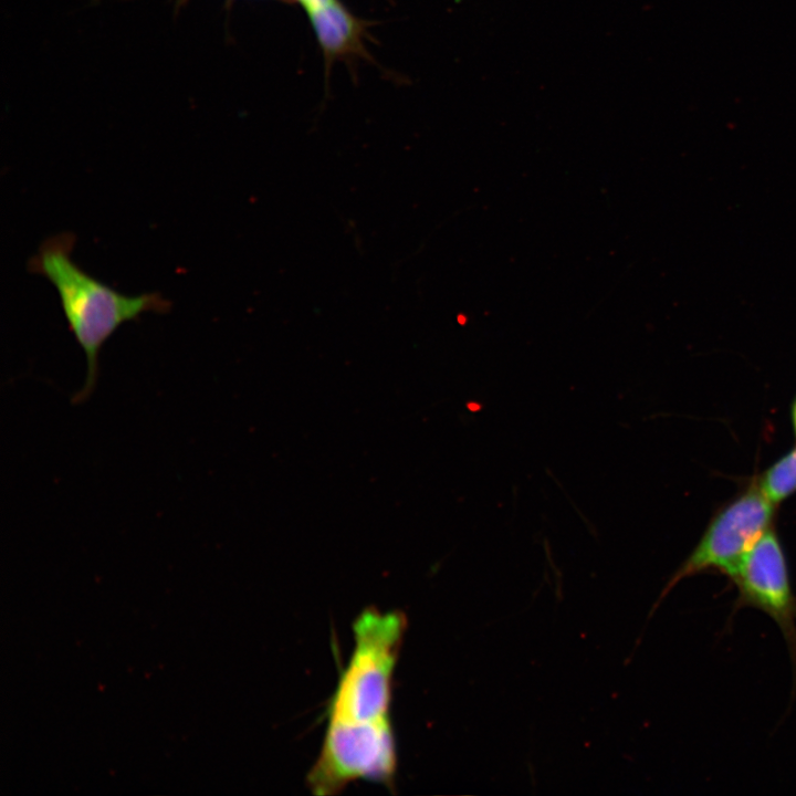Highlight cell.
<instances>
[{
	"label": "cell",
	"instance_id": "1",
	"mask_svg": "<svg viewBox=\"0 0 796 796\" xmlns=\"http://www.w3.org/2000/svg\"><path fill=\"white\" fill-rule=\"evenodd\" d=\"M407 617L364 608L353 622V650L327 705L326 729L306 783L320 796L356 781L396 787L397 744L391 718L394 673Z\"/></svg>",
	"mask_w": 796,
	"mask_h": 796
},
{
	"label": "cell",
	"instance_id": "4",
	"mask_svg": "<svg viewBox=\"0 0 796 796\" xmlns=\"http://www.w3.org/2000/svg\"><path fill=\"white\" fill-rule=\"evenodd\" d=\"M729 577L737 590L734 610L756 608L779 628L796 680V596L783 546L772 528L758 538Z\"/></svg>",
	"mask_w": 796,
	"mask_h": 796
},
{
	"label": "cell",
	"instance_id": "7",
	"mask_svg": "<svg viewBox=\"0 0 796 796\" xmlns=\"http://www.w3.org/2000/svg\"><path fill=\"white\" fill-rule=\"evenodd\" d=\"M307 10L325 7L334 0H301Z\"/></svg>",
	"mask_w": 796,
	"mask_h": 796
},
{
	"label": "cell",
	"instance_id": "8",
	"mask_svg": "<svg viewBox=\"0 0 796 796\" xmlns=\"http://www.w3.org/2000/svg\"><path fill=\"white\" fill-rule=\"evenodd\" d=\"M792 420H793V427H794L795 434H796V399H795V402L792 408Z\"/></svg>",
	"mask_w": 796,
	"mask_h": 796
},
{
	"label": "cell",
	"instance_id": "2",
	"mask_svg": "<svg viewBox=\"0 0 796 796\" xmlns=\"http://www.w3.org/2000/svg\"><path fill=\"white\" fill-rule=\"evenodd\" d=\"M75 241L69 231L45 239L28 270L54 286L70 331L85 354L86 378L74 397L81 402L96 385L101 348L117 328L144 313H167L171 303L158 292L126 295L93 277L72 258Z\"/></svg>",
	"mask_w": 796,
	"mask_h": 796
},
{
	"label": "cell",
	"instance_id": "5",
	"mask_svg": "<svg viewBox=\"0 0 796 796\" xmlns=\"http://www.w3.org/2000/svg\"><path fill=\"white\" fill-rule=\"evenodd\" d=\"M313 27L324 49L338 53L350 46L357 35L353 18L335 1L308 10Z\"/></svg>",
	"mask_w": 796,
	"mask_h": 796
},
{
	"label": "cell",
	"instance_id": "3",
	"mask_svg": "<svg viewBox=\"0 0 796 796\" xmlns=\"http://www.w3.org/2000/svg\"><path fill=\"white\" fill-rule=\"evenodd\" d=\"M772 502L753 483L725 505L710 522L698 545L671 575L653 603L648 620L679 582L705 572L730 576L758 538L771 528Z\"/></svg>",
	"mask_w": 796,
	"mask_h": 796
},
{
	"label": "cell",
	"instance_id": "6",
	"mask_svg": "<svg viewBox=\"0 0 796 796\" xmlns=\"http://www.w3.org/2000/svg\"><path fill=\"white\" fill-rule=\"evenodd\" d=\"M765 495L775 504L796 491V448L767 469L758 482Z\"/></svg>",
	"mask_w": 796,
	"mask_h": 796
}]
</instances>
